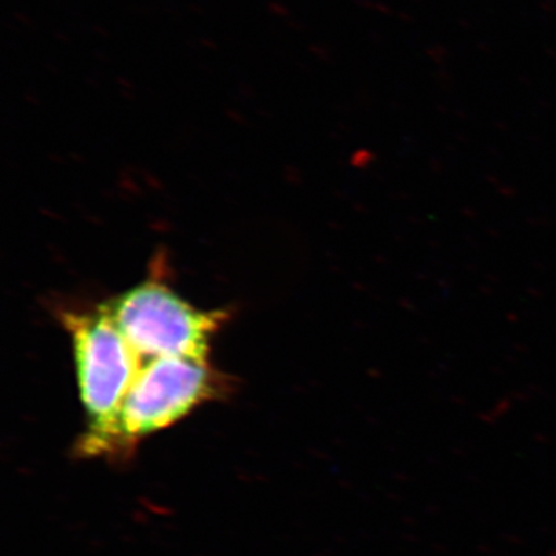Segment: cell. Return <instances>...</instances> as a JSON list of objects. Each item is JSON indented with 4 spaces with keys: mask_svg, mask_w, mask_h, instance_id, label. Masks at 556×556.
<instances>
[{
    "mask_svg": "<svg viewBox=\"0 0 556 556\" xmlns=\"http://www.w3.org/2000/svg\"><path fill=\"white\" fill-rule=\"evenodd\" d=\"M64 325L72 338L79 396L87 416L78 452L87 457L115 456L121 408L141 361L104 303L93 309L68 311Z\"/></svg>",
    "mask_w": 556,
    "mask_h": 556,
    "instance_id": "obj_1",
    "label": "cell"
},
{
    "mask_svg": "<svg viewBox=\"0 0 556 556\" xmlns=\"http://www.w3.org/2000/svg\"><path fill=\"white\" fill-rule=\"evenodd\" d=\"M139 361L141 368L121 408L115 456H123L142 439L174 426L225 391V380L208 358Z\"/></svg>",
    "mask_w": 556,
    "mask_h": 556,
    "instance_id": "obj_3",
    "label": "cell"
},
{
    "mask_svg": "<svg viewBox=\"0 0 556 556\" xmlns=\"http://www.w3.org/2000/svg\"><path fill=\"white\" fill-rule=\"evenodd\" d=\"M105 309L141 358L211 356L212 339L225 314L201 311L161 281L148 280L118 298Z\"/></svg>",
    "mask_w": 556,
    "mask_h": 556,
    "instance_id": "obj_2",
    "label": "cell"
}]
</instances>
